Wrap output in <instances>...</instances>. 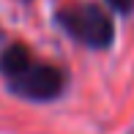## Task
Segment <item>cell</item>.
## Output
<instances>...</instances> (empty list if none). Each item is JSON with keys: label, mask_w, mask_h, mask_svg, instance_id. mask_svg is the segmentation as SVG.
<instances>
[{"label": "cell", "mask_w": 134, "mask_h": 134, "mask_svg": "<svg viewBox=\"0 0 134 134\" xmlns=\"http://www.w3.org/2000/svg\"><path fill=\"white\" fill-rule=\"evenodd\" d=\"M0 74L11 93L27 101H52L63 96L66 82H69L63 69L38 60L30 52V47L19 41L8 44L0 52Z\"/></svg>", "instance_id": "6da1fadb"}, {"label": "cell", "mask_w": 134, "mask_h": 134, "mask_svg": "<svg viewBox=\"0 0 134 134\" xmlns=\"http://www.w3.org/2000/svg\"><path fill=\"white\" fill-rule=\"evenodd\" d=\"M58 22L74 41L90 47V49H107L115 38L112 19L101 5H69V8L58 11Z\"/></svg>", "instance_id": "7a4b0ae2"}, {"label": "cell", "mask_w": 134, "mask_h": 134, "mask_svg": "<svg viewBox=\"0 0 134 134\" xmlns=\"http://www.w3.org/2000/svg\"><path fill=\"white\" fill-rule=\"evenodd\" d=\"M107 3L118 14H131V8H134V0H107Z\"/></svg>", "instance_id": "3957f363"}]
</instances>
